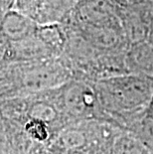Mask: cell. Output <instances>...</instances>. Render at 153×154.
<instances>
[{
  "mask_svg": "<svg viewBox=\"0 0 153 154\" xmlns=\"http://www.w3.org/2000/svg\"><path fill=\"white\" fill-rule=\"evenodd\" d=\"M93 84L106 120L124 130L144 116L153 100V77L147 75L125 73Z\"/></svg>",
  "mask_w": 153,
  "mask_h": 154,
  "instance_id": "obj_1",
  "label": "cell"
},
{
  "mask_svg": "<svg viewBox=\"0 0 153 154\" xmlns=\"http://www.w3.org/2000/svg\"><path fill=\"white\" fill-rule=\"evenodd\" d=\"M74 78L70 65L59 57L15 62L1 67V100L27 97L61 86Z\"/></svg>",
  "mask_w": 153,
  "mask_h": 154,
  "instance_id": "obj_2",
  "label": "cell"
},
{
  "mask_svg": "<svg viewBox=\"0 0 153 154\" xmlns=\"http://www.w3.org/2000/svg\"><path fill=\"white\" fill-rule=\"evenodd\" d=\"M57 90L61 107L70 124L90 119L106 120L93 82L72 78Z\"/></svg>",
  "mask_w": 153,
  "mask_h": 154,
  "instance_id": "obj_3",
  "label": "cell"
},
{
  "mask_svg": "<svg viewBox=\"0 0 153 154\" xmlns=\"http://www.w3.org/2000/svg\"><path fill=\"white\" fill-rule=\"evenodd\" d=\"M73 13L79 27H121L118 16L106 0H82Z\"/></svg>",
  "mask_w": 153,
  "mask_h": 154,
  "instance_id": "obj_4",
  "label": "cell"
},
{
  "mask_svg": "<svg viewBox=\"0 0 153 154\" xmlns=\"http://www.w3.org/2000/svg\"><path fill=\"white\" fill-rule=\"evenodd\" d=\"M38 23L34 19L13 10L5 11L2 16V40L15 42L27 38L37 31Z\"/></svg>",
  "mask_w": 153,
  "mask_h": 154,
  "instance_id": "obj_5",
  "label": "cell"
},
{
  "mask_svg": "<svg viewBox=\"0 0 153 154\" xmlns=\"http://www.w3.org/2000/svg\"><path fill=\"white\" fill-rule=\"evenodd\" d=\"M78 0H39L34 20L40 25L62 23L73 13Z\"/></svg>",
  "mask_w": 153,
  "mask_h": 154,
  "instance_id": "obj_6",
  "label": "cell"
},
{
  "mask_svg": "<svg viewBox=\"0 0 153 154\" xmlns=\"http://www.w3.org/2000/svg\"><path fill=\"white\" fill-rule=\"evenodd\" d=\"M128 73L153 77V45L144 41L133 42L124 54Z\"/></svg>",
  "mask_w": 153,
  "mask_h": 154,
  "instance_id": "obj_7",
  "label": "cell"
}]
</instances>
